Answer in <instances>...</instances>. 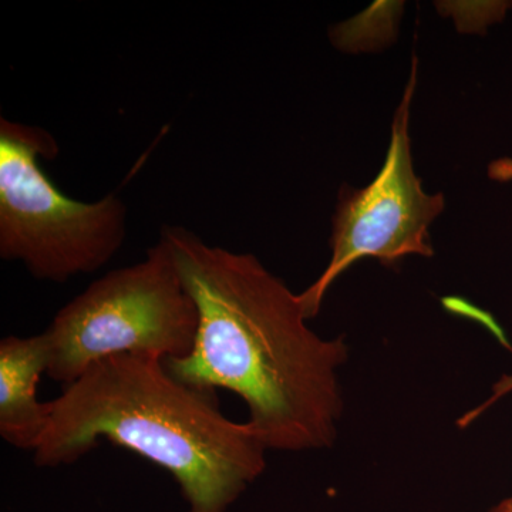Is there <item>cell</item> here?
<instances>
[{
  "label": "cell",
  "instance_id": "5b68a950",
  "mask_svg": "<svg viewBox=\"0 0 512 512\" xmlns=\"http://www.w3.org/2000/svg\"><path fill=\"white\" fill-rule=\"evenodd\" d=\"M412 76L397 107L389 150L382 170L365 188H342L330 238L332 259L305 292L298 293L306 318H315L330 285L363 258L379 259L394 268L409 255L433 256L429 228L444 208L441 194H427L414 174L410 150V101L416 87Z\"/></svg>",
  "mask_w": 512,
  "mask_h": 512
},
{
  "label": "cell",
  "instance_id": "3957f363",
  "mask_svg": "<svg viewBox=\"0 0 512 512\" xmlns=\"http://www.w3.org/2000/svg\"><path fill=\"white\" fill-rule=\"evenodd\" d=\"M59 153L39 127L0 121V256L39 281L92 274L126 237V207L114 194L97 202L66 197L40 167Z\"/></svg>",
  "mask_w": 512,
  "mask_h": 512
},
{
  "label": "cell",
  "instance_id": "277c9868",
  "mask_svg": "<svg viewBox=\"0 0 512 512\" xmlns=\"http://www.w3.org/2000/svg\"><path fill=\"white\" fill-rule=\"evenodd\" d=\"M198 311L163 241L146 259L101 276L63 306L45 333L46 375L64 386L106 357L150 353L184 359L194 349Z\"/></svg>",
  "mask_w": 512,
  "mask_h": 512
},
{
  "label": "cell",
  "instance_id": "8992f818",
  "mask_svg": "<svg viewBox=\"0 0 512 512\" xmlns=\"http://www.w3.org/2000/svg\"><path fill=\"white\" fill-rule=\"evenodd\" d=\"M49 366L45 333L0 342V434L10 446L35 451L49 423V403L37 400Z\"/></svg>",
  "mask_w": 512,
  "mask_h": 512
},
{
  "label": "cell",
  "instance_id": "6da1fadb",
  "mask_svg": "<svg viewBox=\"0 0 512 512\" xmlns=\"http://www.w3.org/2000/svg\"><path fill=\"white\" fill-rule=\"evenodd\" d=\"M160 241L198 311L194 349L165 360L168 372L192 386L238 394L266 448L332 446L343 410L345 339L316 335L299 296L254 255L211 247L180 227H165Z\"/></svg>",
  "mask_w": 512,
  "mask_h": 512
},
{
  "label": "cell",
  "instance_id": "52a82bcc",
  "mask_svg": "<svg viewBox=\"0 0 512 512\" xmlns=\"http://www.w3.org/2000/svg\"><path fill=\"white\" fill-rule=\"evenodd\" d=\"M510 392H512V376H504L500 382L495 384L493 396H491V399L487 400L483 406H480L478 409L473 410V412L466 414V416H464V419L466 420L464 421H466L467 424L471 423V421L477 419V417L480 416V414L483 413L488 406H491V404L497 402L500 397H503L505 394Z\"/></svg>",
  "mask_w": 512,
  "mask_h": 512
},
{
  "label": "cell",
  "instance_id": "7a4b0ae2",
  "mask_svg": "<svg viewBox=\"0 0 512 512\" xmlns=\"http://www.w3.org/2000/svg\"><path fill=\"white\" fill-rule=\"evenodd\" d=\"M49 407L36 466H69L107 440L171 474L188 512L227 511L265 470L268 448L251 427L229 420L215 390L181 382L157 355L99 360Z\"/></svg>",
  "mask_w": 512,
  "mask_h": 512
},
{
  "label": "cell",
  "instance_id": "ba28073f",
  "mask_svg": "<svg viewBox=\"0 0 512 512\" xmlns=\"http://www.w3.org/2000/svg\"><path fill=\"white\" fill-rule=\"evenodd\" d=\"M491 512H512V498L503 501V503L495 507Z\"/></svg>",
  "mask_w": 512,
  "mask_h": 512
}]
</instances>
